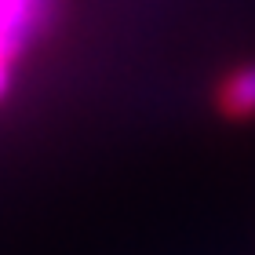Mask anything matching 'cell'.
<instances>
[{"mask_svg": "<svg viewBox=\"0 0 255 255\" xmlns=\"http://www.w3.org/2000/svg\"><path fill=\"white\" fill-rule=\"evenodd\" d=\"M215 110L230 124L255 121V62H241L215 84Z\"/></svg>", "mask_w": 255, "mask_h": 255, "instance_id": "cell-1", "label": "cell"}]
</instances>
